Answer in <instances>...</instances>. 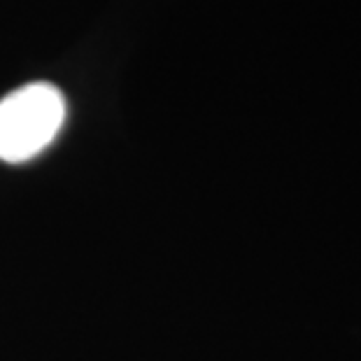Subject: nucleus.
<instances>
[{"label": "nucleus", "instance_id": "1", "mask_svg": "<svg viewBox=\"0 0 361 361\" xmlns=\"http://www.w3.org/2000/svg\"><path fill=\"white\" fill-rule=\"evenodd\" d=\"M66 119L63 94L47 82L26 84L0 101V161L21 164L54 142Z\"/></svg>", "mask_w": 361, "mask_h": 361}]
</instances>
